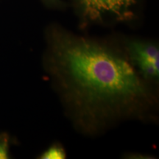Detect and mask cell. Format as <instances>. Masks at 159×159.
I'll return each instance as SVG.
<instances>
[{
    "mask_svg": "<svg viewBox=\"0 0 159 159\" xmlns=\"http://www.w3.org/2000/svg\"><path fill=\"white\" fill-rule=\"evenodd\" d=\"M49 66L79 116L99 122L132 110L148 91L132 65L108 47L55 31Z\"/></svg>",
    "mask_w": 159,
    "mask_h": 159,
    "instance_id": "obj_1",
    "label": "cell"
},
{
    "mask_svg": "<svg viewBox=\"0 0 159 159\" xmlns=\"http://www.w3.org/2000/svg\"><path fill=\"white\" fill-rule=\"evenodd\" d=\"M85 21H102L107 16L118 21L132 19L136 0H75Z\"/></svg>",
    "mask_w": 159,
    "mask_h": 159,
    "instance_id": "obj_2",
    "label": "cell"
},
{
    "mask_svg": "<svg viewBox=\"0 0 159 159\" xmlns=\"http://www.w3.org/2000/svg\"><path fill=\"white\" fill-rule=\"evenodd\" d=\"M129 55L133 63L146 78L158 79L159 50L156 45L144 42H133L129 45Z\"/></svg>",
    "mask_w": 159,
    "mask_h": 159,
    "instance_id": "obj_3",
    "label": "cell"
},
{
    "mask_svg": "<svg viewBox=\"0 0 159 159\" xmlns=\"http://www.w3.org/2000/svg\"><path fill=\"white\" fill-rule=\"evenodd\" d=\"M65 150L60 144H53L41 155L42 159H63L66 158Z\"/></svg>",
    "mask_w": 159,
    "mask_h": 159,
    "instance_id": "obj_4",
    "label": "cell"
},
{
    "mask_svg": "<svg viewBox=\"0 0 159 159\" xmlns=\"http://www.w3.org/2000/svg\"><path fill=\"white\" fill-rule=\"evenodd\" d=\"M8 140L7 138H0V159H6L9 158Z\"/></svg>",
    "mask_w": 159,
    "mask_h": 159,
    "instance_id": "obj_5",
    "label": "cell"
},
{
    "mask_svg": "<svg viewBox=\"0 0 159 159\" xmlns=\"http://www.w3.org/2000/svg\"><path fill=\"white\" fill-rule=\"evenodd\" d=\"M46 2L50 4V5H57L58 4V0H44Z\"/></svg>",
    "mask_w": 159,
    "mask_h": 159,
    "instance_id": "obj_6",
    "label": "cell"
}]
</instances>
